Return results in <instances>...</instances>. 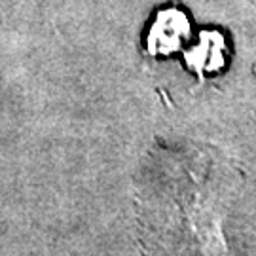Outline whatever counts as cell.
I'll list each match as a JSON object with an SVG mask.
<instances>
[{
    "instance_id": "1",
    "label": "cell",
    "mask_w": 256,
    "mask_h": 256,
    "mask_svg": "<svg viewBox=\"0 0 256 256\" xmlns=\"http://www.w3.org/2000/svg\"><path fill=\"white\" fill-rule=\"evenodd\" d=\"M188 34V19L178 10H162L154 19L150 34H148V50L150 54H171L173 50L182 46Z\"/></svg>"
}]
</instances>
